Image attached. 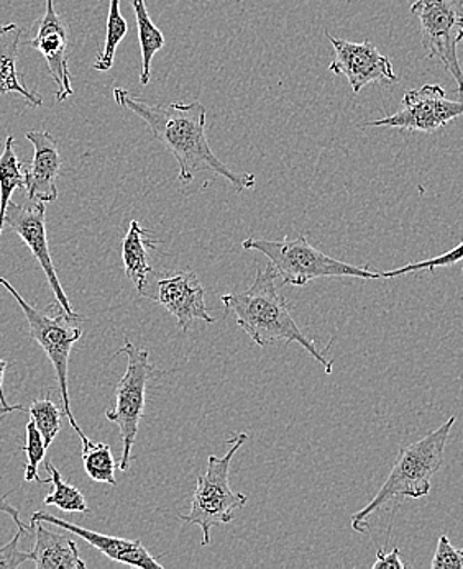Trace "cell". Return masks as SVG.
<instances>
[{
	"mask_svg": "<svg viewBox=\"0 0 463 569\" xmlns=\"http://www.w3.org/2000/svg\"><path fill=\"white\" fill-rule=\"evenodd\" d=\"M432 569H463V548L452 547L451 540L442 536L437 541Z\"/></svg>",
	"mask_w": 463,
	"mask_h": 569,
	"instance_id": "obj_27",
	"label": "cell"
},
{
	"mask_svg": "<svg viewBox=\"0 0 463 569\" xmlns=\"http://www.w3.org/2000/svg\"><path fill=\"white\" fill-rule=\"evenodd\" d=\"M9 368V363L6 360H0V402L7 403L6 395H3V375L6 369Z\"/></svg>",
	"mask_w": 463,
	"mask_h": 569,
	"instance_id": "obj_31",
	"label": "cell"
},
{
	"mask_svg": "<svg viewBox=\"0 0 463 569\" xmlns=\"http://www.w3.org/2000/svg\"><path fill=\"white\" fill-rule=\"evenodd\" d=\"M324 33L334 48V60L329 64V71L337 76H345L355 94L373 82L395 84L400 79L393 71L390 58L380 53L372 41L352 43V41L332 37L329 30H324Z\"/></svg>",
	"mask_w": 463,
	"mask_h": 569,
	"instance_id": "obj_11",
	"label": "cell"
},
{
	"mask_svg": "<svg viewBox=\"0 0 463 569\" xmlns=\"http://www.w3.org/2000/svg\"><path fill=\"white\" fill-rule=\"evenodd\" d=\"M461 261H463V241H461L457 247L452 248L451 251H445L444 254H439V257L431 258V260L417 261V263H411L403 268L382 272V278H400V276L410 274V272L423 271V269L434 272L437 268L452 267V264L461 263Z\"/></svg>",
	"mask_w": 463,
	"mask_h": 569,
	"instance_id": "obj_26",
	"label": "cell"
},
{
	"mask_svg": "<svg viewBox=\"0 0 463 569\" xmlns=\"http://www.w3.org/2000/svg\"><path fill=\"white\" fill-rule=\"evenodd\" d=\"M35 533L30 561L37 569H86L78 545L63 533L51 532L41 520H30Z\"/></svg>",
	"mask_w": 463,
	"mask_h": 569,
	"instance_id": "obj_16",
	"label": "cell"
},
{
	"mask_svg": "<svg viewBox=\"0 0 463 569\" xmlns=\"http://www.w3.org/2000/svg\"><path fill=\"white\" fill-rule=\"evenodd\" d=\"M126 355V375L116 388V403L107 410L109 422L116 423L122 438V457H120V471H129L132 461V448L138 436L141 417H144L145 402H147V386L151 379L165 375L164 371L150 363V351L135 347L126 337V345L117 350L116 357Z\"/></svg>",
	"mask_w": 463,
	"mask_h": 569,
	"instance_id": "obj_7",
	"label": "cell"
},
{
	"mask_svg": "<svg viewBox=\"0 0 463 569\" xmlns=\"http://www.w3.org/2000/svg\"><path fill=\"white\" fill-rule=\"evenodd\" d=\"M278 279V271L273 264L257 268V278L247 291L220 298L226 316L232 313L237 326L258 347H268L279 340L286 345L298 343L317 363L323 365L326 375H332L334 361L317 350L314 341L301 332L298 323L289 312L288 301L276 284Z\"/></svg>",
	"mask_w": 463,
	"mask_h": 569,
	"instance_id": "obj_2",
	"label": "cell"
},
{
	"mask_svg": "<svg viewBox=\"0 0 463 569\" xmlns=\"http://www.w3.org/2000/svg\"><path fill=\"white\" fill-rule=\"evenodd\" d=\"M3 223L22 238L23 243L30 248L33 257L37 258L45 276H47L48 284H50L51 291L57 298L58 306L68 316L78 317L79 313L72 310L67 292H65L60 279H58L57 268H55L53 260H51L47 234V206H45V202L35 201V199H27L26 202L10 201Z\"/></svg>",
	"mask_w": 463,
	"mask_h": 569,
	"instance_id": "obj_10",
	"label": "cell"
},
{
	"mask_svg": "<svg viewBox=\"0 0 463 569\" xmlns=\"http://www.w3.org/2000/svg\"><path fill=\"white\" fill-rule=\"evenodd\" d=\"M242 247L244 250L265 254L278 271L283 284L296 288L321 278L383 279L382 272H373L366 267H354L331 258L329 254L313 247L303 233L295 240L285 238L283 241L247 238L242 241Z\"/></svg>",
	"mask_w": 463,
	"mask_h": 569,
	"instance_id": "obj_4",
	"label": "cell"
},
{
	"mask_svg": "<svg viewBox=\"0 0 463 569\" xmlns=\"http://www.w3.org/2000/svg\"><path fill=\"white\" fill-rule=\"evenodd\" d=\"M0 286L7 289L12 295V298L22 307L26 313L27 322L30 327V337L43 348L47 353L48 360L53 365L55 372H57L58 385H60L61 402H63V412L68 417L69 426L75 429L81 438L82 447H88L91 443L88 437L82 432L81 427L76 422L75 416L71 410V399H69L68 388V365L69 355H71L72 347L78 343L82 337L81 327L78 322H82L85 317H71L65 312L63 309L58 310L57 316H50L48 312H41L37 307L30 306L22 296L17 292V289L10 284L7 279L0 278Z\"/></svg>",
	"mask_w": 463,
	"mask_h": 569,
	"instance_id": "obj_5",
	"label": "cell"
},
{
	"mask_svg": "<svg viewBox=\"0 0 463 569\" xmlns=\"http://www.w3.org/2000/svg\"><path fill=\"white\" fill-rule=\"evenodd\" d=\"M9 496L10 492L9 495L0 496V512L7 513V516H9L10 519L17 523V527H19L20 530H23V532H32V526H27V523H23L22 519H20V510L17 509V507H13L12 503L7 502V498H9Z\"/></svg>",
	"mask_w": 463,
	"mask_h": 569,
	"instance_id": "obj_30",
	"label": "cell"
},
{
	"mask_svg": "<svg viewBox=\"0 0 463 569\" xmlns=\"http://www.w3.org/2000/svg\"><path fill=\"white\" fill-rule=\"evenodd\" d=\"M22 410L26 409H23L22 406H19V403H17V406H9V403L0 402V417L7 416V413L12 412H22Z\"/></svg>",
	"mask_w": 463,
	"mask_h": 569,
	"instance_id": "obj_32",
	"label": "cell"
},
{
	"mask_svg": "<svg viewBox=\"0 0 463 569\" xmlns=\"http://www.w3.org/2000/svg\"><path fill=\"white\" fill-rule=\"evenodd\" d=\"M411 13L420 20L427 57L441 61L463 94V69L457 53L463 41V0H416Z\"/></svg>",
	"mask_w": 463,
	"mask_h": 569,
	"instance_id": "obj_8",
	"label": "cell"
},
{
	"mask_svg": "<svg viewBox=\"0 0 463 569\" xmlns=\"http://www.w3.org/2000/svg\"><path fill=\"white\" fill-rule=\"evenodd\" d=\"M463 116V102L449 101L444 88L424 84L404 94L401 109L385 119L365 122L364 127H390L411 132L434 133Z\"/></svg>",
	"mask_w": 463,
	"mask_h": 569,
	"instance_id": "obj_9",
	"label": "cell"
},
{
	"mask_svg": "<svg viewBox=\"0 0 463 569\" xmlns=\"http://www.w3.org/2000/svg\"><path fill=\"white\" fill-rule=\"evenodd\" d=\"M47 471L50 472V482L53 485V492L45 498L47 506H55L63 512H89L88 502H86L85 496L75 486L65 482L61 478V472L58 471L51 461L47 463Z\"/></svg>",
	"mask_w": 463,
	"mask_h": 569,
	"instance_id": "obj_22",
	"label": "cell"
},
{
	"mask_svg": "<svg viewBox=\"0 0 463 569\" xmlns=\"http://www.w3.org/2000/svg\"><path fill=\"white\" fill-rule=\"evenodd\" d=\"M132 3L135 20H137L138 41L141 50L140 82L147 86L150 82L151 61L158 51L164 50L166 40L161 30L155 26L147 9V0H130Z\"/></svg>",
	"mask_w": 463,
	"mask_h": 569,
	"instance_id": "obj_19",
	"label": "cell"
},
{
	"mask_svg": "<svg viewBox=\"0 0 463 569\" xmlns=\"http://www.w3.org/2000/svg\"><path fill=\"white\" fill-rule=\"evenodd\" d=\"M454 423L455 417H451L437 430L427 433L416 443L401 448L385 485L380 488L372 502L352 517V529L355 532H368L370 517L386 503L396 501L397 498L420 499L430 495L432 478L444 463L445 445Z\"/></svg>",
	"mask_w": 463,
	"mask_h": 569,
	"instance_id": "obj_3",
	"label": "cell"
},
{
	"mask_svg": "<svg viewBox=\"0 0 463 569\" xmlns=\"http://www.w3.org/2000/svg\"><path fill=\"white\" fill-rule=\"evenodd\" d=\"M129 33V23L124 19L120 12V0H110L109 13H107L106 41H104L102 50L98 54V60L92 64L96 71L106 72L114 67L116 60L117 48L120 41Z\"/></svg>",
	"mask_w": 463,
	"mask_h": 569,
	"instance_id": "obj_21",
	"label": "cell"
},
{
	"mask_svg": "<svg viewBox=\"0 0 463 569\" xmlns=\"http://www.w3.org/2000/svg\"><path fill=\"white\" fill-rule=\"evenodd\" d=\"M29 413L32 417V422L40 430L45 445H47V448L50 447L60 433L61 419L65 416L63 410L51 401L50 396H47L45 399H37V401L30 403Z\"/></svg>",
	"mask_w": 463,
	"mask_h": 569,
	"instance_id": "obj_24",
	"label": "cell"
},
{
	"mask_svg": "<svg viewBox=\"0 0 463 569\" xmlns=\"http://www.w3.org/2000/svg\"><path fill=\"white\" fill-rule=\"evenodd\" d=\"M30 48L40 51L47 61L48 72L57 84V101L65 102L75 94L68 64L69 29L65 19L55 9L53 0H47L45 13L38 20L35 37L27 41Z\"/></svg>",
	"mask_w": 463,
	"mask_h": 569,
	"instance_id": "obj_13",
	"label": "cell"
},
{
	"mask_svg": "<svg viewBox=\"0 0 463 569\" xmlns=\"http://www.w3.org/2000/svg\"><path fill=\"white\" fill-rule=\"evenodd\" d=\"M22 29L16 23L0 26V96L19 94L29 102L30 107L43 106V99L37 92L30 91L17 71Z\"/></svg>",
	"mask_w": 463,
	"mask_h": 569,
	"instance_id": "obj_17",
	"label": "cell"
},
{
	"mask_svg": "<svg viewBox=\"0 0 463 569\" xmlns=\"http://www.w3.org/2000/svg\"><path fill=\"white\" fill-rule=\"evenodd\" d=\"M22 450L27 455L26 481L48 485L50 478L41 479L40 475H38V465L43 461L45 453H47V445H45L43 437H41L40 430L37 429L33 422L27 423V445Z\"/></svg>",
	"mask_w": 463,
	"mask_h": 569,
	"instance_id": "obj_25",
	"label": "cell"
},
{
	"mask_svg": "<svg viewBox=\"0 0 463 569\" xmlns=\"http://www.w3.org/2000/svg\"><path fill=\"white\" fill-rule=\"evenodd\" d=\"M145 298L164 306L175 317L185 333L189 332L196 320H204L207 323L216 322L207 310L206 291L196 272L179 271L160 278L155 282V291L150 289Z\"/></svg>",
	"mask_w": 463,
	"mask_h": 569,
	"instance_id": "obj_12",
	"label": "cell"
},
{
	"mask_svg": "<svg viewBox=\"0 0 463 569\" xmlns=\"http://www.w3.org/2000/svg\"><path fill=\"white\" fill-rule=\"evenodd\" d=\"M82 465L89 478L96 482L116 486V468L112 450L107 443H89L82 447Z\"/></svg>",
	"mask_w": 463,
	"mask_h": 569,
	"instance_id": "obj_23",
	"label": "cell"
},
{
	"mask_svg": "<svg viewBox=\"0 0 463 569\" xmlns=\"http://www.w3.org/2000/svg\"><path fill=\"white\" fill-rule=\"evenodd\" d=\"M155 248H157V241L151 238L150 230L144 229L137 220H132L129 232L122 241V260L126 276L141 298L147 291L151 274L147 250H155Z\"/></svg>",
	"mask_w": 463,
	"mask_h": 569,
	"instance_id": "obj_18",
	"label": "cell"
},
{
	"mask_svg": "<svg viewBox=\"0 0 463 569\" xmlns=\"http://www.w3.org/2000/svg\"><path fill=\"white\" fill-rule=\"evenodd\" d=\"M27 171L17 158L13 148V137H7L0 154V234L3 232V219H6L7 207L12 201L13 192L26 189Z\"/></svg>",
	"mask_w": 463,
	"mask_h": 569,
	"instance_id": "obj_20",
	"label": "cell"
},
{
	"mask_svg": "<svg viewBox=\"0 0 463 569\" xmlns=\"http://www.w3.org/2000/svg\"><path fill=\"white\" fill-rule=\"evenodd\" d=\"M30 520H41V522L51 523V526L60 527V529L67 530L69 533L81 537L82 540L88 541L91 547H95L96 550H99L100 553L106 555L107 558L116 561V563L141 569H164V565L158 563L151 557L150 551L144 547L140 540L102 536V533L95 532V530H88L85 527L76 526V523H69L67 520L60 519V517L43 512V510L35 512Z\"/></svg>",
	"mask_w": 463,
	"mask_h": 569,
	"instance_id": "obj_14",
	"label": "cell"
},
{
	"mask_svg": "<svg viewBox=\"0 0 463 569\" xmlns=\"http://www.w3.org/2000/svg\"><path fill=\"white\" fill-rule=\"evenodd\" d=\"M247 438V433H238L234 441L232 438L227 440V443L232 445L227 455L224 457L210 455L206 472L199 476L195 495H193L191 512L188 516L185 513L179 516L183 522L200 527L204 547L210 545V530L232 522L235 510L244 509L245 503L248 502V496L232 491L229 485L232 458L240 450Z\"/></svg>",
	"mask_w": 463,
	"mask_h": 569,
	"instance_id": "obj_6",
	"label": "cell"
},
{
	"mask_svg": "<svg viewBox=\"0 0 463 569\" xmlns=\"http://www.w3.org/2000/svg\"><path fill=\"white\" fill-rule=\"evenodd\" d=\"M27 140L33 144L32 167L27 171V196L41 202H57V179L61 169V154L57 138L47 130L29 132Z\"/></svg>",
	"mask_w": 463,
	"mask_h": 569,
	"instance_id": "obj_15",
	"label": "cell"
},
{
	"mask_svg": "<svg viewBox=\"0 0 463 569\" xmlns=\"http://www.w3.org/2000/svg\"><path fill=\"white\" fill-rule=\"evenodd\" d=\"M373 569H404L406 563L401 561L400 548H393L390 553H386L383 548H380L376 553V561L373 563Z\"/></svg>",
	"mask_w": 463,
	"mask_h": 569,
	"instance_id": "obj_29",
	"label": "cell"
},
{
	"mask_svg": "<svg viewBox=\"0 0 463 569\" xmlns=\"http://www.w3.org/2000/svg\"><path fill=\"white\" fill-rule=\"evenodd\" d=\"M26 536L23 530L0 548V569H17L22 567L26 561H30V551L20 550V540Z\"/></svg>",
	"mask_w": 463,
	"mask_h": 569,
	"instance_id": "obj_28",
	"label": "cell"
},
{
	"mask_svg": "<svg viewBox=\"0 0 463 569\" xmlns=\"http://www.w3.org/2000/svg\"><path fill=\"white\" fill-rule=\"evenodd\" d=\"M114 99L117 106L144 120L151 134L175 157L183 188L188 189L196 176L204 171L226 179L238 192L257 186L254 174L234 172L214 154L206 133V107L199 101L157 106L141 101L132 92L120 88L114 89Z\"/></svg>",
	"mask_w": 463,
	"mask_h": 569,
	"instance_id": "obj_1",
	"label": "cell"
}]
</instances>
